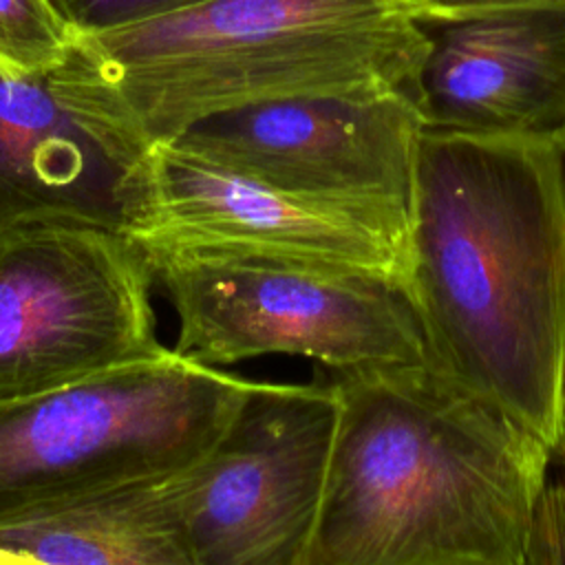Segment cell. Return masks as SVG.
Listing matches in <instances>:
<instances>
[{
  "label": "cell",
  "mask_w": 565,
  "mask_h": 565,
  "mask_svg": "<svg viewBox=\"0 0 565 565\" xmlns=\"http://www.w3.org/2000/svg\"><path fill=\"white\" fill-rule=\"evenodd\" d=\"M428 364L565 446V163L554 139L424 130L399 256Z\"/></svg>",
  "instance_id": "cell-1"
},
{
  "label": "cell",
  "mask_w": 565,
  "mask_h": 565,
  "mask_svg": "<svg viewBox=\"0 0 565 565\" xmlns=\"http://www.w3.org/2000/svg\"><path fill=\"white\" fill-rule=\"evenodd\" d=\"M322 373L338 415L302 565H521L541 441L428 362Z\"/></svg>",
  "instance_id": "cell-2"
},
{
  "label": "cell",
  "mask_w": 565,
  "mask_h": 565,
  "mask_svg": "<svg viewBox=\"0 0 565 565\" xmlns=\"http://www.w3.org/2000/svg\"><path fill=\"white\" fill-rule=\"evenodd\" d=\"M426 38L402 0H205L79 35L53 84L143 148L216 113L408 90Z\"/></svg>",
  "instance_id": "cell-3"
},
{
  "label": "cell",
  "mask_w": 565,
  "mask_h": 565,
  "mask_svg": "<svg viewBox=\"0 0 565 565\" xmlns=\"http://www.w3.org/2000/svg\"><path fill=\"white\" fill-rule=\"evenodd\" d=\"M179 316L174 351L207 366L305 358L327 373L424 364V335L391 274L234 245L135 241Z\"/></svg>",
  "instance_id": "cell-4"
},
{
  "label": "cell",
  "mask_w": 565,
  "mask_h": 565,
  "mask_svg": "<svg viewBox=\"0 0 565 565\" xmlns=\"http://www.w3.org/2000/svg\"><path fill=\"white\" fill-rule=\"evenodd\" d=\"M174 349L0 402V521L174 475L223 437L254 391Z\"/></svg>",
  "instance_id": "cell-5"
},
{
  "label": "cell",
  "mask_w": 565,
  "mask_h": 565,
  "mask_svg": "<svg viewBox=\"0 0 565 565\" xmlns=\"http://www.w3.org/2000/svg\"><path fill=\"white\" fill-rule=\"evenodd\" d=\"M152 285L124 234L64 221L0 230V402L163 351Z\"/></svg>",
  "instance_id": "cell-6"
},
{
  "label": "cell",
  "mask_w": 565,
  "mask_h": 565,
  "mask_svg": "<svg viewBox=\"0 0 565 565\" xmlns=\"http://www.w3.org/2000/svg\"><path fill=\"white\" fill-rule=\"evenodd\" d=\"M338 402L305 384L256 382L214 448L172 475L196 565H302L329 466Z\"/></svg>",
  "instance_id": "cell-7"
},
{
  "label": "cell",
  "mask_w": 565,
  "mask_h": 565,
  "mask_svg": "<svg viewBox=\"0 0 565 565\" xmlns=\"http://www.w3.org/2000/svg\"><path fill=\"white\" fill-rule=\"evenodd\" d=\"M424 130L413 93L380 90L216 113L170 143L287 194L355 214L402 247Z\"/></svg>",
  "instance_id": "cell-8"
},
{
  "label": "cell",
  "mask_w": 565,
  "mask_h": 565,
  "mask_svg": "<svg viewBox=\"0 0 565 565\" xmlns=\"http://www.w3.org/2000/svg\"><path fill=\"white\" fill-rule=\"evenodd\" d=\"M415 20L426 53L413 97L426 130L565 132V0Z\"/></svg>",
  "instance_id": "cell-9"
},
{
  "label": "cell",
  "mask_w": 565,
  "mask_h": 565,
  "mask_svg": "<svg viewBox=\"0 0 565 565\" xmlns=\"http://www.w3.org/2000/svg\"><path fill=\"white\" fill-rule=\"evenodd\" d=\"M132 241L234 245L391 274L399 243L377 225L238 174L170 141L146 154Z\"/></svg>",
  "instance_id": "cell-10"
},
{
  "label": "cell",
  "mask_w": 565,
  "mask_h": 565,
  "mask_svg": "<svg viewBox=\"0 0 565 565\" xmlns=\"http://www.w3.org/2000/svg\"><path fill=\"white\" fill-rule=\"evenodd\" d=\"M148 150L49 73L0 68V230L64 221L128 236Z\"/></svg>",
  "instance_id": "cell-11"
},
{
  "label": "cell",
  "mask_w": 565,
  "mask_h": 565,
  "mask_svg": "<svg viewBox=\"0 0 565 565\" xmlns=\"http://www.w3.org/2000/svg\"><path fill=\"white\" fill-rule=\"evenodd\" d=\"M0 545L44 565H196L172 475L119 483L0 521Z\"/></svg>",
  "instance_id": "cell-12"
},
{
  "label": "cell",
  "mask_w": 565,
  "mask_h": 565,
  "mask_svg": "<svg viewBox=\"0 0 565 565\" xmlns=\"http://www.w3.org/2000/svg\"><path fill=\"white\" fill-rule=\"evenodd\" d=\"M79 33L53 0H0V68L42 75L57 68Z\"/></svg>",
  "instance_id": "cell-13"
},
{
  "label": "cell",
  "mask_w": 565,
  "mask_h": 565,
  "mask_svg": "<svg viewBox=\"0 0 565 565\" xmlns=\"http://www.w3.org/2000/svg\"><path fill=\"white\" fill-rule=\"evenodd\" d=\"M79 35L102 33L157 15H166L205 0H53Z\"/></svg>",
  "instance_id": "cell-14"
},
{
  "label": "cell",
  "mask_w": 565,
  "mask_h": 565,
  "mask_svg": "<svg viewBox=\"0 0 565 565\" xmlns=\"http://www.w3.org/2000/svg\"><path fill=\"white\" fill-rule=\"evenodd\" d=\"M521 565H565V475L547 479Z\"/></svg>",
  "instance_id": "cell-15"
},
{
  "label": "cell",
  "mask_w": 565,
  "mask_h": 565,
  "mask_svg": "<svg viewBox=\"0 0 565 565\" xmlns=\"http://www.w3.org/2000/svg\"><path fill=\"white\" fill-rule=\"evenodd\" d=\"M413 15L417 18H433V15H457V13H472L512 4H530V2H545V0H402Z\"/></svg>",
  "instance_id": "cell-16"
},
{
  "label": "cell",
  "mask_w": 565,
  "mask_h": 565,
  "mask_svg": "<svg viewBox=\"0 0 565 565\" xmlns=\"http://www.w3.org/2000/svg\"><path fill=\"white\" fill-rule=\"evenodd\" d=\"M0 565H44V563H40L35 558H29V556L13 554V552H9L0 545Z\"/></svg>",
  "instance_id": "cell-17"
},
{
  "label": "cell",
  "mask_w": 565,
  "mask_h": 565,
  "mask_svg": "<svg viewBox=\"0 0 565 565\" xmlns=\"http://www.w3.org/2000/svg\"><path fill=\"white\" fill-rule=\"evenodd\" d=\"M556 143H558V150H561V154H563V163H565V132L556 139Z\"/></svg>",
  "instance_id": "cell-18"
},
{
  "label": "cell",
  "mask_w": 565,
  "mask_h": 565,
  "mask_svg": "<svg viewBox=\"0 0 565 565\" xmlns=\"http://www.w3.org/2000/svg\"><path fill=\"white\" fill-rule=\"evenodd\" d=\"M563 450H565V446H563Z\"/></svg>",
  "instance_id": "cell-19"
}]
</instances>
